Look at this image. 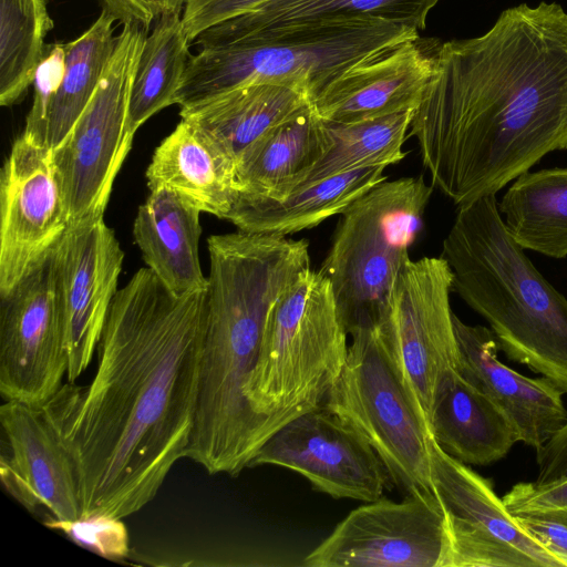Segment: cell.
<instances>
[{"mask_svg": "<svg viewBox=\"0 0 567 567\" xmlns=\"http://www.w3.org/2000/svg\"><path fill=\"white\" fill-rule=\"evenodd\" d=\"M206 308L207 288L175 295L140 268L113 298L91 383L42 405L74 463L81 516L138 512L186 457Z\"/></svg>", "mask_w": 567, "mask_h": 567, "instance_id": "1", "label": "cell"}, {"mask_svg": "<svg viewBox=\"0 0 567 567\" xmlns=\"http://www.w3.org/2000/svg\"><path fill=\"white\" fill-rule=\"evenodd\" d=\"M410 136L433 187L457 206L567 150V12L522 3L484 34L442 43Z\"/></svg>", "mask_w": 567, "mask_h": 567, "instance_id": "2", "label": "cell"}, {"mask_svg": "<svg viewBox=\"0 0 567 567\" xmlns=\"http://www.w3.org/2000/svg\"><path fill=\"white\" fill-rule=\"evenodd\" d=\"M495 195L460 205L443 240L452 291L488 322L509 360L567 394V299L511 236Z\"/></svg>", "mask_w": 567, "mask_h": 567, "instance_id": "3", "label": "cell"}, {"mask_svg": "<svg viewBox=\"0 0 567 567\" xmlns=\"http://www.w3.org/2000/svg\"><path fill=\"white\" fill-rule=\"evenodd\" d=\"M281 296L267 272L241 265L208 277L193 430L186 457L210 474L237 476L264 444L246 386L266 322Z\"/></svg>", "mask_w": 567, "mask_h": 567, "instance_id": "4", "label": "cell"}, {"mask_svg": "<svg viewBox=\"0 0 567 567\" xmlns=\"http://www.w3.org/2000/svg\"><path fill=\"white\" fill-rule=\"evenodd\" d=\"M416 38L412 27L364 19L312 23L202 48L189 60L177 104L190 107L255 83L300 86L312 102L349 69Z\"/></svg>", "mask_w": 567, "mask_h": 567, "instance_id": "5", "label": "cell"}, {"mask_svg": "<svg viewBox=\"0 0 567 567\" xmlns=\"http://www.w3.org/2000/svg\"><path fill=\"white\" fill-rule=\"evenodd\" d=\"M347 336L330 281L306 270L271 309L245 391L264 443L322 405L344 365Z\"/></svg>", "mask_w": 567, "mask_h": 567, "instance_id": "6", "label": "cell"}, {"mask_svg": "<svg viewBox=\"0 0 567 567\" xmlns=\"http://www.w3.org/2000/svg\"><path fill=\"white\" fill-rule=\"evenodd\" d=\"M432 193L423 176L384 179L340 214L319 271L331 284L348 334L378 324Z\"/></svg>", "mask_w": 567, "mask_h": 567, "instance_id": "7", "label": "cell"}, {"mask_svg": "<svg viewBox=\"0 0 567 567\" xmlns=\"http://www.w3.org/2000/svg\"><path fill=\"white\" fill-rule=\"evenodd\" d=\"M322 405L372 446L390 482L408 494L435 495L429 425L377 327L360 329Z\"/></svg>", "mask_w": 567, "mask_h": 567, "instance_id": "8", "label": "cell"}, {"mask_svg": "<svg viewBox=\"0 0 567 567\" xmlns=\"http://www.w3.org/2000/svg\"><path fill=\"white\" fill-rule=\"evenodd\" d=\"M147 29L123 23L116 44L89 104L52 159L68 207L70 225L103 217L116 175L134 133L128 104Z\"/></svg>", "mask_w": 567, "mask_h": 567, "instance_id": "9", "label": "cell"}, {"mask_svg": "<svg viewBox=\"0 0 567 567\" xmlns=\"http://www.w3.org/2000/svg\"><path fill=\"white\" fill-rule=\"evenodd\" d=\"M452 281V270L442 257L410 259L399 274L375 326L429 429L440 383L460 368L450 303Z\"/></svg>", "mask_w": 567, "mask_h": 567, "instance_id": "10", "label": "cell"}, {"mask_svg": "<svg viewBox=\"0 0 567 567\" xmlns=\"http://www.w3.org/2000/svg\"><path fill=\"white\" fill-rule=\"evenodd\" d=\"M431 478L446 519L449 567H564L529 535L491 482L432 439Z\"/></svg>", "mask_w": 567, "mask_h": 567, "instance_id": "11", "label": "cell"}, {"mask_svg": "<svg viewBox=\"0 0 567 567\" xmlns=\"http://www.w3.org/2000/svg\"><path fill=\"white\" fill-rule=\"evenodd\" d=\"M450 542L435 495L380 497L351 511L303 559L308 567H449Z\"/></svg>", "mask_w": 567, "mask_h": 567, "instance_id": "12", "label": "cell"}, {"mask_svg": "<svg viewBox=\"0 0 567 567\" xmlns=\"http://www.w3.org/2000/svg\"><path fill=\"white\" fill-rule=\"evenodd\" d=\"M0 300V393L42 406L69 364L51 252Z\"/></svg>", "mask_w": 567, "mask_h": 567, "instance_id": "13", "label": "cell"}, {"mask_svg": "<svg viewBox=\"0 0 567 567\" xmlns=\"http://www.w3.org/2000/svg\"><path fill=\"white\" fill-rule=\"evenodd\" d=\"M277 465L306 477L333 498L372 502L390 482L379 455L348 422L324 405L277 430L258 450L249 467Z\"/></svg>", "mask_w": 567, "mask_h": 567, "instance_id": "14", "label": "cell"}, {"mask_svg": "<svg viewBox=\"0 0 567 567\" xmlns=\"http://www.w3.org/2000/svg\"><path fill=\"white\" fill-rule=\"evenodd\" d=\"M69 227L52 150L20 135L0 173V296L50 255Z\"/></svg>", "mask_w": 567, "mask_h": 567, "instance_id": "15", "label": "cell"}, {"mask_svg": "<svg viewBox=\"0 0 567 567\" xmlns=\"http://www.w3.org/2000/svg\"><path fill=\"white\" fill-rule=\"evenodd\" d=\"M62 310L69 382L90 365L117 292L124 251L103 217L70 225L51 251Z\"/></svg>", "mask_w": 567, "mask_h": 567, "instance_id": "16", "label": "cell"}, {"mask_svg": "<svg viewBox=\"0 0 567 567\" xmlns=\"http://www.w3.org/2000/svg\"><path fill=\"white\" fill-rule=\"evenodd\" d=\"M0 423L9 447L0 458L4 488L31 513L45 507L56 520L81 517L74 463L43 406L4 401Z\"/></svg>", "mask_w": 567, "mask_h": 567, "instance_id": "17", "label": "cell"}, {"mask_svg": "<svg viewBox=\"0 0 567 567\" xmlns=\"http://www.w3.org/2000/svg\"><path fill=\"white\" fill-rule=\"evenodd\" d=\"M461 374L509 419L519 442L538 451L567 422L560 389L542 377L528 378L499 361L491 329L464 323L453 313Z\"/></svg>", "mask_w": 567, "mask_h": 567, "instance_id": "18", "label": "cell"}, {"mask_svg": "<svg viewBox=\"0 0 567 567\" xmlns=\"http://www.w3.org/2000/svg\"><path fill=\"white\" fill-rule=\"evenodd\" d=\"M432 73V55L406 40L349 69L311 102L327 122L355 123L415 110Z\"/></svg>", "mask_w": 567, "mask_h": 567, "instance_id": "19", "label": "cell"}, {"mask_svg": "<svg viewBox=\"0 0 567 567\" xmlns=\"http://www.w3.org/2000/svg\"><path fill=\"white\" fill-rule=\"evenodd\" d=\"M148 188L166 187L202 213L226 219L239 189L235 159L208 133L181 118L156 147Z\"/></svg>", "mask_w": 567, "mask_h": 567, "instance_id": "20", "label": "cell"}, {"mask_svg": "<svg viewBox=\"0 0 567 567\" xmlns=\"http://www.w3.org/2000/svg\"><path fill=\"white\" fill-rule=\"evenodd\" d=\"M440 0H268L252 10L217 23L195 40L198 49L223 45L262 33L312 23L380 19L424 29Z\"/></svg>", "mask_w": 567, "mask_h": 567, "instance_id": "21", "label": "cell"}, {"mask_svg": "<svg viewBox=\"0 0 567 567\" xmlns=\"http://www.w3.org/2000/svg\"><path fill=\"white\" fill-rule=\"evenodd\" d=\"M200 213L175 192L156 187L134 219V240L146 267L175 295L208 286L199 264Z\"/></svg>", "mask_w": 567, "mask_h": 567, "instance_id": "22", "label": "cell"}, {"mask_svg": "<svg viewBox=\"0 0 567 567\" xmlns=\"http://www.w3.org/2000/svg\"><path fill=\"white\" fill-rule=\"evenodd\" d=\"M437 446L467 465H489L519 442L505 413L458 370L439 385L430 422Z\"/></svg>", "mask_w": 567, "mask_h": 567, "instance_id": "23", "label": "cell"}, {"mask_svg": "<svg viewBox=\"0 0 567 567\" xmlns=\"http://www.w3.org/2000/svg\"><path fill=\"white\" fill-rule=\"evenodd\" d=\"M385 167L348 171L303 184L280 198L239 195L226 219L248 233L287 236L310 229L386 179Z\"/></svg>", "mask_w": 567, "mask_h": 567, "instance_id": "24", "label": "cell"}, {"mask_svg": "<svg viewBox=\"0 0 567 567\" xmlns=\"http://www.w3.org/2000/svg\"><path fill=\"white\" fill-rule=\"evenodd\" d=\"M331 143L326 122L309 104L266 134L237 159L239 195L286 196L305 182Z\"/></svg>", "mask_w": 567, "mask_h": 567, "instance_id": "25", "label": "cell"}, {"mask_svg": "<svg viewBox=\"0 0 567 567\" xmlns=\"http://www.w3.org/2000/svg\"><path fill=\"white\" fill-rule=\"evenodd\" d=\"M311 104L307 90L282 83L239 86L181 109V118L208 133L237 162L266 134Z\"/></svg>", "mask_w": 567, "mask_h": 567, "instance_id": "26", "label": "cell"}, {"mask_svg": "<svg viewBox=\"0 0 567 567\" xmlns=\"http://www.w3.org/2000/svg\"><path fill=\"white\" fill-rule=\"evenodd\" d=\"M115 17L103 9L79 38L64 43L62 79L41 117L21 135L35 145L54 150L69 134L92 99L116 44Z\"/></svg>", "mask_w": 567, "mask_h": 567, "instance_id": "27", "label": "cell"}, {"mask_svg": "<svg viewBox=\"0 0 567 567\" xmlns=\"http://www.w3.org/2000/svg\"><path fill=\"white\" fill-rule=\"evenodd\" d=\"M498 210L523 249L567 257V167L523 173L502 197Z\"/></svg>", "mask_w": 567, "mask_h": 567, "instance_id": "28", "label": "cell"}, {"mask_svg": "<svg viewBox=\"0 0 567 567\" xmlns=\"http://www.w3.org/2000/svg\"><path fill=\"white\" fill-rule=\"evenodd\" d=\"M182 12L162 14L144 41L128 104L127 122L134 134L151 116L177 104V94L193 56Z\"/></svg>", "mask_w": 567, "mask_h": 567, "instance_id": "29", "label": "cell"}, {"mask_svg": "<svg viewBox=\"0 0 567 567\" xmlns=\"http://www.w3.org/2000/svg\"><path fill=\"white\" fill-rule=\"evenodd\" d=\"M413 114L409 110L355 123L324 121L331 146L299 186L355 168L399 163L406 155L403 144Z\"/></svg>", "mask_w": 567, "mask_h": 567, "instance_id": "30", "label": "cell"}, {"mask_svg": "<svg viewBox=\"0 0 567 567\" xmlns=\"http://www.w3.org/2000/svg\"><path fill=\"white\" fill-rule=\"evenodd\" d=\"M54 27L47 0H0V104L18 103L44 58Z\"/></svg>", "mask_w": 567, "mask_h": 567, "instance_id": "31", "label": "cell"}, {"mask_svg": "<svg viewBox=\"0 0 567 567\" xmlns=\"http://www.w3.org/2000/svg\"><path fill=\"white\" fill-rule=\"evenodd\" d=\"M43 524L62 532L79 546L104 558L122 559L130 553L128 533L122 518L90 515L74 520H56L50 517Z\"/></svg>", "mask_w": 567, "mask_h": 567, "instance_id": "32", "label": "cell"}, {"mask_svg": "<svg viewBox=\"0 0 567 567\" xmlns=\"http://www.w3.org/2000/svg\"><path fill=\"white\" fill-rule=\"evenodd\" d=\"M268 0H186L182 20L190 42L206 29L229 20Z\"/></svg>", "mask_w": 567, "mask_h": 567, "instance_id": "33", "label": "cell"}, {"mask_svg": "<svg viewBox=\"0 0 567 567\" xmlns=\"http://www.w3.org/2000/svg\"><path fill=\"white\" fill-rule=\"evenodd\" d=\"M502 498L513 515L547 509H567V477L545 484L520 482L515 484Z\"/></svg>", "mask_w": 567, "mask_h": 567, "instance_id": "34", "label": "cell"}, {"mask_svg": "<svg viewBox=\"0 0 567 567\" xmlns=\"http://www.w3.org/2000/svg\"><path fill=\"white\" fill-rule=\"evenodd\" d=\"M520 526L567 567V509L515 515Z\"/></svg>", "mask_w": 567, "mask_h": 567, "instance_id": "35", "label": "cell"}, {"mask_svg": "<svg viewBox=\"0 0 567 567\" xmlns=\"http://www.w3.org/2000/svg\"><path fill=\"white\" fill-rule=\"evenodd\" d=\"M121 23L135 22L148 30L162 14L183 11L186 0H102Z\"/></svg>", "mask_w": 567, "mask_h": 567, "instance_id": "36", "label": "cell"}, {"mask_svg": "<svg viewBox=\"0 0 567 567\" xmlns=\"http://www.w3.org/2000/svg\"><path fill=\"white\" fill-rule=\"evenodd\" d=\"M538 474L535 483L545 484L567 477V422L538 451Z\"/></svg>", "mask_w": 567, "mask_h": 567, "instance_id": "37", "label": "cell"}]
</instances>
